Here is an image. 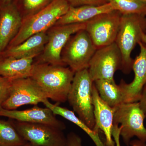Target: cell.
I'll return each instance as SVG.
<instances>
[{
	"instance_id": "cell-1",
	"label": "cell",
	"mask_w": 146,
	"mask_h": 146,
	"mask_svg": "<svg viewBox=\"0 0 146 146\" xmlns=\"http://www.w3.org/2000/svg\"><path fill=\"white\" fill-rule=\"evenodd\" d=\"M74 74L66 66L34 62L31 78L48 99L60 104L67 101Z\"/></svg>"
},
{
	"instance_id": "cell-2",
	"label": "cell",
	"mask_w": 146,
	"mask_h": 146,
	"mask_svg": "<svg viewBox=\"0 0 146 146\" xmlns=\"http://www.w3.org/2000/svg\"><path fill=\"white\" fill-rule=\"evenodd\" d=\"M115 42L121 54V70L128 74L132 70V51L140 42L146 44V17L135 14L122 15Z\"/></svg>"
},
{
	"instance_id": "cell-3",
	"label": "cell",
	"mask_w": 146,
	"mask_h": 146,
	"mask_svg": "<svg viewBox=\"0 0 146 146\" xmlns=\"http://www.w3.org/2000/svg\"><path fill=\"white\" fill-rule=\"evenodd\" d=\"M70 7L67 0H52L38 12L23 18L20 30L7 48L19 44L34 35L48 31Z\"/></svg>"
},
{
	"instance_id": "cell-4",
	"label": "cell",
	"mask_w": 146,
	"mask_h": 146,
	"mask_svg": "<svg viewBox=\"0 0 146 146\" xmlns=\"http://www.w3.org/2000/svg\"><path fill=\"white\" fill-rule=\"evenodd\" d=\"M94 84L88 69L76 72L67 98L73 111L93 129L95 125L92 94Z\"/></svg>"
},
{
	"instance_id": "cell-5",
	"label": "cell",
	"mask_w": 146,
	"mask_h": 146,
	"mask_svg": "<svg viewBox=\"0 0 146 146\" xmlns=\"http://www.w3.org/2000/svg\"><path fill=\"white\" fill-rule=\"evenodd\" d=\"M96 50L88 33L82 30L70 37L62 50L61 60L75 73L88 69Z\"/></svg>"
},
{
	"instance_id": "cell-6",
	"label": "cell",
	"mask_w": 146,
	"mask_h": 146,
	"mask_svg": "<svg viewBox=\"0 0 146 146\" xmlns=\"http://www.w3.org/2000/svg\"><path fill=\"white\" fill-rule=\"evenodd\" d=\"M145 118L138 102L125 103L116 108L114 124L120 125V136L126 145H129L134 137L146 142Z\"/></svg>"
},
{
	"instance_id": "cell-7",
	"label": "cell",
	"mask_w": 146,
	"mask_h": 146,
	"mask_svg": "<svg viewBox=\"0 0 146 146\" xmlns=\"http://www.w3.org/2000/svg\"><path fill=\"white\" fill-rule=\"evenodd\" d=\"M86 23L54 25L49 29L46 31V44L42 53L36 57L37 60L34 63L65 66L61 60L62 50L72 35L85 29Z\"/></svg>"
},
{
	"instance_id": "cell-8",
	"label": "cell",
	"mask_w": 146,
	"mask_h": 146,
	"mask_svg": "<svg viewBox=\"0 0 146 146\" xmlns=\"http://www.w3.org/2000/svg\"><path fill=\"white\" fill-rule=\"evenodd\" d=\"M12 120L21 136L33 146H68L67 136L61 129L45 124Z\"/></svg>"
},
{
	"instance_id": "cell-9",
	"label": "cell",
	"mask_w": 146,
	"mask_h": 146,
	"mask_svg": "<svg viewBox=\"0 0 146 146\" xmlns=\"http://www.w3.org/2000/svg\"><path fill=\"white\" fill-rule=\"evenodd\" d=\"M122 14L117 11L98 15L86 23L88 33L97 49L115 42Z\"/></svg>"
},
{
	"instance_id": "cell-10",
	"label": "cell",
	"mask_w": 146,
	"mask_h": 146,
	"mask_svg": "<svg viewBox=\"0 0 146 146\" xmlns=\"http://www.w3.org/2000/svg\"><path fill=\"white\" fill-rule=\"evenodd\" d=\"M122 56L115 42L98 49L89 63L88 71L93 81L99 80H115L114 76L121 70Z\"/></svg>"
},
{
	"instance_id": "cell-11",
	"label": "cell",
	"mask_w": 146,
	"mask_h": 146,
	"mask_svg": "<svg viewBox=\"0 0 146 146\" xmlns=\"http://www.w3.org/2000/svg\"><path fill=\"white\" fill-rule=\"evenodd\" d=\"M46 99L44 93L31 78L12 80L9 95L1 107L14 110L26 105H37Z\"/></svg>"
},
{
	"instance_id": "cell-12",
	"label": "cell",
	"mask_w": 146,
	"mask_h": 146,
	"mask_svg": "<svg viewBox=\"0 0 146 146\" xmlns=\"http://www.w3.org/2000/svg\"><path fill=\"white\" fill-rule=\"evenodd\" d=\"M140 52L133 60L132 70L134 76L133 81L127 83L121 80L119 84L125 103L138 102L146 82V44L140 42Z\"/></svg>"
},
{
	"instance_id": "cell-13",
	"label": "cell",
	"mask_w": 146,
	"mask_h": 146,
	"mask_svg": "<svg viewBox=\"0 0 146 146\" xmlns=\"http://www.w3.org/2000/svg\"><path fill=\"white\" fill-rule=\"evenodd\" d=\"M49 108L35 105L25 110H9L0 106V116L23 122L37 123L48 125L62 130H65V123L58 119Z\"/></svg>"
},
{
	"instance_id": "cell-14",
	"label": "cell",
	"mask_w": 146,
	"mask_h": 146,
	"mask_svg": "<svg viewBox=\"0 0 146 146\" xmlns=\"http://www.w3.org/2000/svg\"><path fill=\"white\" fill-rule=\"evenodd\" d=\"M93 102L95 125L94 130L104 134L106 146H115L112 135L114 115L116 108L111 107L101 98L94 84Z\"/></svg>"
},
{
	"instance_id": "cell-15",
	"label": "cell",
	"mask_w": 146,
	"mask_h": 146,
	"mask_svg": "<svg viewBox=\"0 0 146 146\" xmlns=\"http://www.w3.org/2000/svg\"><path fill=\"white\" fill-rule=\"evenodd\" d=\"M23 18L14 2L2 5L0 8V53L8 47L18 34Z\"/></svg>"
},
{
	"instance_id": "cell-16",
	"label": "cell",
	"mask_w": 146,
	"mask_h": 146,
	"mask_svg": "<svg viewBox=\"0 0 146 146\" xmlns=\"http://www.w3.org/2000/svg\"><path fill=\"white\" fill-rule=\"evenodd\" d=\"M114 10L112 5L110 3L99 6H70L67 12L59 18L55 25L86 23L98 15Z\"/></svg>"
},
{
	"instance_id": "cell-17",
	"label": "cell",
	"mask_w": 146,
	"mask_h": 146,
	"mask_svg": "<svg viewBox=\"0 0 146 146\" xmlns=\"http://www.w3.org/2000/svg\"><path fill=\"white\" fill-rule=\"evenodd\" d=\"M47 40L46 32L37 33L30 36L19 44L7 48L1 54L3 58H36L43 52Z\"/></svg>"
},
{
	"instance_id": "cell-18",
	"label": "cell",
	"mask_w": 146,
	"mask_h": 146,
	"mask_svg": "<svg viewBox=\"0 0 146 146\" xmlns=\"http://www.w3.org/2000/svg\"><path fill=\"white\" fill-rule=\"evenodd\" d=\"M35 58L3 57L0 61V76L12 80L31 77Z\"/></svg>"
},
{
	"instance_id": "cell-19",
	"label": "cell",
	"mask_w": 146,
	"mask_h": 146,
	"mask_svg": "<svg viewBox=\"0 0 146 146\" xmlns=\"http://www.w3.org/2000/svg\"><path fill=\"white\" fill-rule=\"evenodd\" d=\"M94 84L101 98L110 107L117 108L124 103L123 91L115 80H99Z\"/></svg>"
},
{
	"instance_id": "cell-20",
	"label": "cell",
	"mask_w": 146,
	"mask_h": 146,
	"mask_svg": "<svg viewBox=\"0 0 146 146\" xmlns=\"http://www.w3.org/2000/svg\"><path fill=\"white\" fill-rule=\"evenodd\" d=\"M46 107L50 109L55 115L61 116L81 128L92 139L96 146H106L105 142L100 137L99 132L95 131L88 127L76 115L74 111L59 106L58 104H52L50 102L47 103Z\"/></svg>"
},
{
	"instance_id": "cell-21",
	"label": "cell",
	"mask_w": 146,
	"mask_h": 146,
	"mask_svg": "<svg viewBox=\"0 0 146 146\" xmlns=\"http://www.w3.org/2000/svg\"><path fill=\"white\" fill-rule=\"evenodd\" d=\"M12 121L0 119V146H23L27 143Z\"/></svg>"
},
{
	"instance_id": "cell-22",
	"label": "cell",
	"mask_w": 146,
	"mask_h": 146,
	"mask_svg": "<svg viewBox=\"0 0 146 146\" xmlns=\"http://www.w3.org/2000/svg\"><path fill=\"white\" fill-rule=\"evenodd\" d=\"M114 10L122 15L146 16V2L142 0H108Z\"/></svg>"
},
{
	"instance_id": "cell-23",
	"label": "cell",
	"mask_w": 146,
	"mask_h": 146,
	"mask_svg": "<svg viewBox=\"0 0 146 146\" xmlns=\"http://www.w3.org/2000/svg\"><path fill=\"white\" fill-rule=\"evenodd\" d=\"M52 0H22V18L34 14L44 8Z\"/></svg>"
},
{
	"instance_id": "cell-24",
	"label": "cell",
	"mask_w": 146,
	"mask_h": 146,
	"mask_svg": "<svg viewBox=\"0 0 146 146\" xmlns=\"http://www.w3.org/2000/svg\"><path fill=\"white\" fill-rule=\"evenodd\" d=\"M12 80L0 76V106L6 100L10 92Z\"/></svg>"
},
{
	"instance_id": "cell-25",
	"label": "cell",
	"mask_w": 146,
	"mask_h": 146,
	"mask_svg": "<svg viewBox=\"0 0 146 146\" xmlns=\"http://www.w3.org/2000/svg\"><path fill=\"white\" fill-rule=\"evenodd\" d=\"M112 137L115 142V146H121L120 144V127L117 124H114L112 131ZM129 145L131 146H146V142L139 139L131 141Z\"/></svg>"
},
{
	"instance_id": "cell-26",
	"label": "cell",
	"mask_w": 146,
	"mask_h": 146,
	"mask_svg": "<svg viewBox=\"0 0 146 146\" xmlns=\"http://www.w3.org/2000/svg\"><path fill=\"white\" fill-rule=\"evenodd\" d=\"M70 6L73 7L82 5H102L108 3V0H67Z\"/></svg>"
},
{
	"instance_id": "cell-27",
	"label": "cell",
	"mask_w": 146,
	"mask_h": 146,
	"mask_svg": "<svg viewBox=\"0 0 146 146\" xmlns=\"http://www.w3.org/2000/svg\"><path fill=\"white\" fill-rule=\"evenodd\" d=\"M67 138L68 146H82L81 137L74 132H70Z\"/></svg>"
},
{
	"instance_id": "cell-28",
	"label": "cell",
	"mask_w": 146,
	"mask_h": 146,
	"mask_svg": "<svg viewBox=\"0 0 146 146\" xmlns=\"http://www.w3.org/2000/svg\"><path fill=\"white\" fill-rule=\"evenodd\" d=\"M140 107L143 111L146 117V82L143 88L141 98L138 102Z\"/></svg>"
},
{
	"instance_id": "cell-29",
	"label": "cell",
	"mask_w": 146,
	"mask_h": 146,
	"mask_svg": "<svg viewBox=\"0 0 146 146\" xmlns=\"http://www.w3.org/2000/svg\"><path fill=\"white\" fill-rule=\"evenodd\" d=\"M14 0H1L2 4L4 5L8 4L13 2Z\"/></svg>"
},
{
	"instance_id": "cell-30",
	"label": "cell",
	"mask_w": 146,
	"mask_h": 146,
	"mask_svg": "<svg viewBox=\"0 0 146 146\" xmlns=\"http://www.w3.org/2000/svg\"><path fill=\"white\" fill-rule=\"evenodd\" d=\"M23 146H33V145L30 143H29L28 142V143H27L25 145Z\"/></svg>"
},
{
	"instance_id": "cell-31",
	"label": "cell",
	"mask_w": 146,
	"mask_h": 146,
	"mask_svg": "<svg viewBox=\"0 0 146 146\" xmlns=\"http://www.w3.org/2000/svg\"><path fill=\"white\" fill-rule=\"evenodd\" d=\"M3 58L2 55L1 53H0V61H1V60L2 58Z\"/></svg>"
},
{
	"instance_id": "cell-32",
	"label": "cell",
	"mask_w": 146,
	"mask_h": 146,
	"mask_svg": "<svg viewBox=\"0 0 146 146\" xmlns=\"http://www.w3.org/2000/svg\"><path fill=\"white\" fill-rule=\"evenodd\" d=\"M2 4L1 0H0V8L1 7Z\"/></svg>"
},
{
	"instance_id": "cell-33",
	"label": "cell",
	"mask_w": 146,
	"mask_h": 146,
	"mask_svg": "<svg viewBox=\"0 0 146 146\" xmlns=\"http://www.w3.org/2000/svg\"><path fill=\"white\" fill-rule=\"evenodd\" d=\"M142 1H145L146 2V0H142Z\"/></svg>"
}]
</instances>
